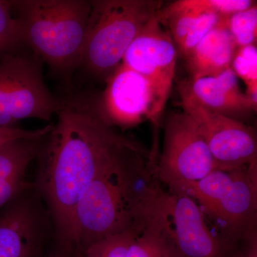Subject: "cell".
Wrapping results in <instances>:
<instances>
[{
    "label": "cell",
    "instance_id": "cell-9",
    "mask_svg": "<svg viewBox=\"0 0 257 257\" xmlns=\"http://www.w3.org/2000/svg\"><path fill=\"white\" fill-rule=\"evenodd\" d=\"M177 49L170 32L157 16L147 24L131 44L121 64L141 74L151 84L162 113L175 78Z\"/></svg>",
    "mask_w": 257,
    "mask_h": 257
},
{
    "label": "cell",
    "instance_id": "cell-23",
    "mask_svg": "<svg viewBox=\"0 0 257 257\" xmlns=\"http://www.w3.org/2000/svg\"><path fill=\"white\" fill-rule=\"evenodd\" d=\"M220 17L212 13L202 14L192 25L183 42L178 46L181 53L187 57L198 43L216 26Z\"/></svg>",
    "mask_w": 257,
    "mask_h": 257
},
{
    "label": "cell",
    "instance_id": "cell-15",
    "mask_svg": "<svg viewBox=\"0 0 257 257\" xmlns=\"http://www.w3.org/2000/svg\"><path fill=\"white\" fill-rule=\"evenodd\" d=\"M162 194L142 218L126 257H177L171 238L170 219L162 204Z\"/></svg>",
    "mask_w": 257,
    "mask_h": 257
},
{
    "label": "cell",
    "instance_id": "cell-1",
    "mask_svg": "<svg viewBox=\"0 0 257 257\" xmlns=\"http://www.w3.org/2000/svg\"><path fill=\"white\" fill-rule=\"evenodd\" d=\"M57 124L42 142L36 187L48 207L60 243L73 246L72 217L84 189L108 171L153 153L121 135L101 116L97 99L77 94L62 100Z\"/></svg>",
    "mask_w": 257,
    "mask_h": 257
},
{
    "label": "cell",
    "instance_id": "cell-13",
    "mask_svg": "<svg viewBox=\"0 0 257 257\" xmlns=\"http://www.w3.org/2000/svg\"><path fill=\"white\" fill-rule=\"evenodd\" d=\"M188 82L194 97L219 114L242 121L256 111L241 92L238 77L231 67L216 75L192 78Z\"/></svg>",
    "mask_w": 257,
    "mask_h": 257
},
{
    "label": "cell",
    "instance_id": "cell-20",
    "mask_svg": "<svg viewBox=\"0 0 257 257\" xmlns=\"http://www.w3.org/2000/svg\"><path fill=\"white\" fill-rule=\"evenodd\" d=\"M228 28L238 47L256 45V5L228 18Z\"/></svg>",
    "mask_w": 257,
    "mask_h": 257
},
{
    "label": "cell",
    "instance_id": "cell-24",
    "mask_svg": "<svg viewBox=\"0 0 257 257\" xmlns=\"http://www.w3.org/2000/svg\"><path fill=\"white\" fill-rule=\"evenodd\" d=\"M25 177L26 175H22L0 180V209L24 192L33 188L32 184L28 182Z\"/></svg>",
    "mask_w": 257,
    "mask_h": 257
},
{
    "label": "cell",
    "instance_id": "cell-4",
    "mask_svg": "<svg viewBox=\"0 0 257 257\" xmlns=\"http://www.w3.org/2000/svg\"><path fill=\"white\" fill-rule=\"evenodd\" d=\"M148 162L135 161L108 171L84 189L72 217V251L79 256L92 243L133 229L135 212L130 187Z\"/></svg>",
    "mask_w": 257,
    "mask_h": 257
},
{
    "label": "cell",
    "instance_id": "cell-16",
    "mask_svg": "<svg viewBox=\"0 0 257 257\" xmlns=\"http://www.w3.org/2000/svg\"><path fill=\"white\" fill-rule=\"evenodd\" d=\"M231 183V172L214 170L202 179L186 184L179 193L197 200L203 213L209 215L229 190Z\"/></svg>",
    "mask_w": 257,
    "mask_h": 257
},
{
    "label": "cell",
    "instance_id": "cell-8",
    "mask_svg": "<svg viewBox=\"0 0 257 257\" xmlns=\"http://www.w3.org/2000/svg\"><path fill=\"white\" fill-rule=\"evenodd\" d=\"M106 83L97 104L110 126L132 127L145 120L158 124L162 113L155 91L141 74L121 63Z\"/></svg>",
    "mask_w": 257,
    "mask_h": 257
},
{
    "label": "cell",
    "instance_id": "cell-14",
    "mask_svg": "<svg viewBox=\"0 0 257 257\" xmlns=\"http://www.w3.org/2000/svg\"><path fill=\"white\" fill-rule=\"evenodd\" d=\"M228 18H221L186 57L192 79L216 75L231 67L238 47L228 28Z\"/></svg>",
    "mask_w": 257,
    "mask_h": 257
},
{
    "label": "cell",
    "instance_id": "cell-21",
    "mask_svg": "<svg viewBox=\"0 0 257 257\" xmlns=\"http://www.w3.org/2000/svg\"><path fill=\"white\" fill-rule=\"evenodd\" d=\"M136 228L122 234L99 240L88 246L79 257H126L130 243L137 232Z\"/></svg>",
    "mask_w": 257,
    "mask_h": 257
},
{
    "label": "cell",
    "instance_id": "cell-19",
    "mask_svg": "<svg viewBox=\"0 0 257 257\" xmlns=\"http://www.w3.org/2000/svg\"><path fill=\"white\" fill-rule=\"evenodd\" d=\"M13 3L0 0V60L21 52L25 47L18 21L13 14Z\"/></svg>",
    "mask_w": 257,
    "mask_h": 257
},
{
    "label": "cell",
    "instance_id": "cell-11",
    "mask_svg": "<svg viewBox=\"0 0 257 257\" xmlns=\"http://www.w3.org/2000/svg\"><path fill=\"white\" fill-rule=\"evenodd\" d=\"M32 189L0 209V257H35L38 253L50 212L30 196Z\"/></svg>",
    "mask_w": 257,
    "mask_h": 257
},
{
    "label": "cell",
    "instance_id": "cell-25",
    "mask_svg": "<svg viewBox=\"0 0 257 257\" xmlns=\"http://www.w3.org/2000/svg\"><path fill=\"white\" fill-rule=\"evenodd\" d=\"M52 127L53 125L48 124L36 130H23L16 126L12 128H0V145L10 140L16 139L42 140L50 133Z\"/></svg>",
    "mask_w": 257,
    "mask_h": 257
},
{
    "label": "cell",
    "instance_id": "cell-26",
    "mask_svg": "<svg viewBox=\"0 0 257 257\" xmlns=\"http://www.w3.org/2000/svg\"><path fill=\"white\" fill-rule=\"evenodd\" d=\"M49 257H64V256H62V255H60V254H53V255H52V256H50Z\"/></svg>",
    "mask_w": 257,
    "mask_h": 257
},
{
    "label": "cell",
    "instance_id": "cell-10",
    "mask_svg": "<svg viewBox=\"0 0 257 257\" xmlns=\"http://www.w3.org/2000/svg\"><path fill=\"white\" fill-rule=\"evenodd\" d=\"M162 204L170 219L177 257H234V248L211 232L196 201L181 193L164 192Z\"/></svg>",
    "mask_w": 257,
    "mask_h": 257
},
{
    "label": "cell",
    "instance_id": "cell-7",
    "mask_svg": "<svg viewBox=\"0 0 257 257\" xmlns=\"http://www.w3.org/2000/svg\"><path fill=\"white\" fill-rule=\"evenodd\" d=\"M217 170L207 144L185 113H172L165 123L163 150L157 166L158 178L170 192L179 193L186 184Z\"/></svg>",
    "mask_w": 257,
    "mask_h": 257
},
{
    "label": "cell",
    "instance_id": "cell-17",
    "mask_svg": "<svg viewBox=\"0 0 257 257\" xmlns=\"http://www.w3.org/2000/svg\"><path fill=\"white\" fill-rule=\"evenodd\" d=\"M44 139H16L2 144L0 145V180L26 175L30 162L38 156Z\"/></svg>",
    "mask_w": 257,
    "mask_h": 257
},
{
    "label": "cell",
    "instance_id": "cell-12",
    "mask_svg": "<svg viewBox=\"0 0 257 257\" xmlns=\"http://www.w3.org/2000/svg\"><path fill=\"white\" fill-rule=\"evenodd\" d=\"M256 165L255 162L231 171V187L209 215L232 248L256 226Z\"/></svg>",
    "mask_w": 257,
    "mask_h": 257
},
{
    "label": "cell",
    "instance_id": "cell-5",
    "mask_svg": "<svg viewBox=\"0 0 257 257\" xmlns=\"http://www.w3.org/2000/svg\"><path fill=\"white\" fill-rule=\"evenodd\" d=\"M42 60L19 52L0 60V128L15 127L22 119L49 121L62 106L47 89Z\"/></svg>",
    "mask_w": 257,
    "mask_h": 257
},
{
    "label": "cell",
    "instance_id": "cell-22",
    "mask_svg": "<svg viewBox=\"0 0 257 257\" xmlns=\"http://www.w3.org/2000/svg\"><path fill=\"white\" fill-rule=\"evenodd\" d=\"M246 86L257 84V50L256 45L238 47L231 66Z\"/></svg>",
    "mask_w": 257,
    "mask_h": 257
},
{
    "label": "cell",
    "instance_id": "cell-3",
    "mask_svg": "<svg viewBox=\"0 0 257 257\" xmlns=\"http://www.w3.org/2000/svg\"><path fill=\"white\" fill-rule=\"evenodd\" d=\"M88 20L80 67L106 81L121 64L131 44L158 15L159 0H94Z\"/></svg>",
    "mask_w": 257,
    "mask_h": 257
},
{
    "label": "cell",
    "instance_id": "cell-2",
    "mask_svg": "<svg viewBox=\"0 0 257 257\" xmlns=\"http://www.w3.org/2000/svg\"><path fill=\"white\" fill-rule=\"evenodd\" d=\"M90 10L87 0L13 3L24 47L62 76L80 67Z\"/></svg>",
    "mask_w": 257,
    "mask_h": 257
},
{
    "label": "cell",
    "instance_id": "cell-18",
    "mask_svg": "<svg viewBox=\"0 0 257 257\" xmlns=\"http://www.w3.org/2000/svg\"><path fill=\"white\" fill-rule=\"evenodd\" d=\"M256 5L251 0H178L163 8L157 18L180 11H190L199 14L212 13L220 18H228L234 13L243 11Z\"/></svg>",
    "mask_w": 257,
    "mask_h": 257
},
{
    "label": "cell",
    "instance_id": "cell-6",
    "mask_svg": "<svg viewBox=\"0 0 257 257\" xmlns=\"http://www.w3.org/2000/svg\"><path fill=\"white\" fill-rule=\"evenodd\" d=\"M183 112L204 138L216 169L231 172L257 160L256 136L242 121L211 110L194 97L188 81L179 86Z\"/></svg>",
    "mask_w": 257,
    "mask_h": 257
}]
</instances>
